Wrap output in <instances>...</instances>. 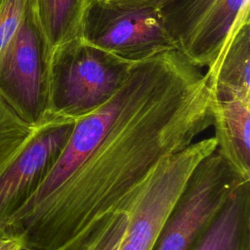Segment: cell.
I'll return each mask as SVG.
<instances>
[{
	"instance_id": "6da1fadb",
	"label": "cell",
	"mask_w": 250,
	"mask_h": 250,
	"mask_svg": "<svg viewBox=\"0 0 250 250\" xmlns=\"http://www.w3.org/2000/svg\"><path fill=\"white\" fill-rule=\"evenodd\" d=\"M180 51L134 62L116 91L77 115L62 149L0 231L25 250H75L104 219L130 213L158 166L213 125L210 74Z\"/></svg>"
},
{
	"instance_id": "7a4b0ae2",
	"label": "cell",
	"mask_w": 250,
	"mask_h": 250,
	"mask_svg": "<svg viewBox=\"0 0 250 250\" xmlns=\"http://www.w3.org/2000/svg\"><path fill=\"white\" fill-rule=\"evenodd\" d=\"M133 62L78 37L50 55L48 110L73 116L104 103L119 87Z\"/></svg>"
},
{
	"instance_id": "3957f363",
	"label": "cell",
	"mask_w": 250,
	"mask_h": 250,
	"mask_svg": "<svg viewBox=\"0 0 250 250\" xmlns=\"http://www.w3.org/2000/svg\"><path fill=\"white\" fill-rule=\"evenodd\" d=\"M244 183L215 150L192 172L153 250H189Z\"/></svg>"
},
{
	"instance_id": "277c9868",
	"label": "cell",
	"mask_w": 250,
	"mask_h": 250,
	"mask_svg": "<svg viewBox=\"0 0 250 250\" xmlns=\"http://www.w3.org/2000/svg\"><path fill=\"white\" fill-rule=\"evenodd\" d=\"M216 149L214 137L199 139L158 166L131 209L127 229L117 250H153L192 172Z\"/></svg>"
},
{
	"instance_id": "5b68a950",
	"label": "cell",
	"mask_w": 250,
	"mask_h": 250,
	"mask_svg": "<svg viewBox=\"0 0 250 250\" xmlns=\"http://www.w3.org/2000/svg\"><path fill=\"white\" fill-rule=\"evenodd\" d=\"M50 55L30 1L16 36L0 60V96L31 124L48 111Z\"/></svg>"
},
{
	"instance_id": "8992f818",
	"label": "cell",
	"mask_w": 250,
	"mask_h": 250,
	"mask_svg": "<svg viewBox=\"0 0 250 250\" xmlns=\"http://www.w3.org/2000/svg\"><path fill=\"white\" fill-rule=\"evenodd\" d=\"M89 43L130 62L177 50L155 9L125 8L91 0L82 36Z\"/></svg>"
},
{
	"instance_id": "52a82bcc",
	"label": "cell",
	"mask_w": 250,
	"mask_h": 250,
	"mask_svg": "<svg viewBox=\"0 0 250 250\" xmlns=\"http://www.w3.org/2000/svg\"><path fill=\"white\" fill-rule=\"evenodd\" d=\"M76 117L48 110L32 139L0 174V229L48 172L66 143Z\"/></svg>"
},
{
	"instance_id": "ba28073f",
	"label": "cell",
	"mask_w": 250,
	"mask_h": 250,
	"mask_svg": "<svg viewBox=\"0 0 250 250\" xmlns=\"http://www.w3.org/2000/svg\"><path fill=\"white\" fill-rule=\"evenodd\" d=\"M217 151L244 182H250V100L215 98L213 125Z\"/></svg>"
},
{
	"instance_id": "9c48e42d",
	"label": "cell",
	"mask_w": 250,
	"mask_h": 250,
	"mask_svg": "<svg viewBox=\"0 0 250 250\" xmlns=\"http://www.w3.org/2000/svg\"><path fill=\"white\" fill-rule=\"evenodd\" d=\"M249 9L240 14L213 63L206 68L217 98L239 97L250 100V21Z\"/></svg>"
},
{
	"instance_id": "30bf717a",
	"label": "cell",
	"mask_w": 250,
	"mask_h": 250,
	"mask_svg": "<svg viewBox=\"0 0 250 250\" xmlns=\"http://www.w3.org/2000/svg\"><path fill=\"white\" fill-rule=\"evenodd\" d=\"M250 0H218L180 51L192 64L209 67Z\"/></svg>"
},
{
	"instance_id": "8fae6325",
	"label": "cell",
	"mask_w": 250,
	"mask_h": 250,
	"mask_svg": "<svg viewBox=\"0 0 250 250\" xmlns=\"http://www.w3.org/2000/svg\"><path fill=\"white\" fill-rule=\"evenodd\" d=\"M32 9L47 45L58 46L82 36L91 0H31Z\"/></svg>"
},
{
	"instance_id": "7c38bea8",
	"label": "cell",
	"mask_w": 250,
	"mask_h": 250,
	"mask_svg": "<svg viewBox=\"0 0 250 250\" xmlns=\"http://www.w3.org/2000/svg\"><path fill=\"white\" fill-rule=\"evenodd\" d=\"M218 0H168L157 12L163 26L178 51L210 12Z\"/></svg>"
},
{
	"instance_id": "4fadbf2b",
	"label": "cell",
	"mask_w": 250,
	"mask_h": 250,
	"mask_svg": "<svg viewBox=\"0 0 250 250\" xmlns=\"http://www.w3.org/2000/svg\"><path fill=\"white\" fill-rule=\"evenodd\" d=\"M46 112L37 122L28 123L21 119L0 96V174L32 139L41 126Z\"/></svg>"
},
{
	"instance_id": "5bb4252c",
	"label": "cell",
	"mask_w": 250,
	"mask_h": 250,
	"mask_svg": "<svg viewBox=\"0 0 250 250\" xmlns=\"http://www.w3.org/2000/svg\"><path fill=\"white\" fill-rule=\"evenodd\" d=\"M130 213H117L107 217L75 250H117L127 229Z\"/></svg>"
},
{
	"instance_id": "9a60e30c",
	"label": "cell",
	"mask_w": 250,
	"mask_h": 250,
	"mask_svg": "<svg viewBox=\"0 0 250 250\" xmlns=\"http://www.w3.org/2000/svg\"><path fill=\"white\" fill-rule=\"evenodd\" d=\"M31 0H0V60L16 36Z\"/></svg>"
},
{
	"instance_id": "2e32d148",
	"label": "cell",
	"mask_w": 250,
	"mask_h": 250,
	"mask_svg": "<svg viewBox=\"0 0 250 250\" xmlns=\"http://www.w3.org/2000/svg\"><path fill=\"white\" fill-rule=\"evenodd\" d=\"M101 2L125 7V8H149V9H159L168 0H99Z\"/></svg>"
},
{
	"instance_id": "e0dca14e",
	"label": "cell",
	"mask_w": 250,
	"mask_h": 250,
	"mask_svg": "<svg viewBox=\"0 0 250 250\" xmlns=\"http://www.w3.org/2000/svg\"><path fill=\"white\" fill-rule=\"evenodd\" d=\"M0 250H25V246L21 237L0 231Z\"/></svg>"
}]
</instances>
